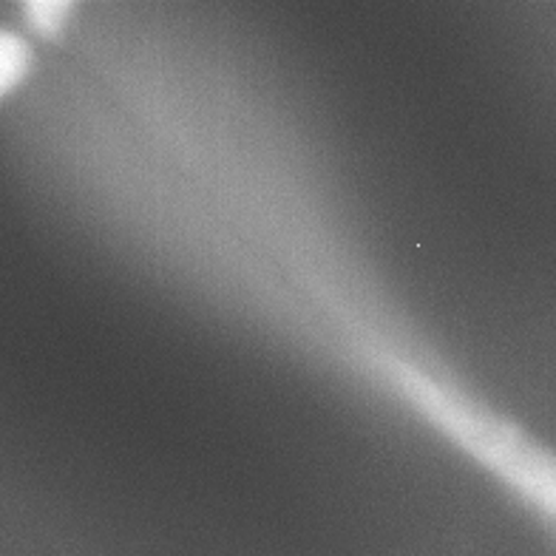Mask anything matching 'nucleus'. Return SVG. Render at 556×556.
I'll use <instances>...</instances> for the list:
<instances>
[{"label":"nucleus","instance_id":"obj_1","mask_svg":"<svg viewBox=\"0 0 556 556\" xmlns=\"http://www.w3.org/2000/svg\"><path fill=\"white\" fill-rule=\"evenodd\" d=\"M395 381L403 395L438 429H443L457 446L466 448L475 460L511 485L534 511H540L545 526L554 522V460L548 448L528 438L511 420L477 406L454 389L440 387L412 366H397Z\"/></svg>","mask_w":556,"mask_h":556},{"label":"nucleus","instance_id":"obj_2","mask_svg":"<svg viewBox=\"0 0 556 556\" xmlns=\"http://www.w3.org/2000/svg\"><path fill=\"white\" fill-rule=\"evenodd\" d=\"M31 68V49L15 31L0 29V97L15 91Z\"/></svg>","mask_w":556,"mask_h":556},{"label":"nucleus","instance_id":"obj_3","mask_svg":"<svg viewBox=\"0 0 556 556\" xmlns=\"http://www.w3.org/2000/svg\"><path fill=\"white\" fill-rule=\"evenodd\" d=\"M74 9L72 0H26L23 3V17L29 23V29L37 31L46 40L63 35L68 12Z\"/></svg>","mask_w":556,"mask_h":556}]
</instances>
